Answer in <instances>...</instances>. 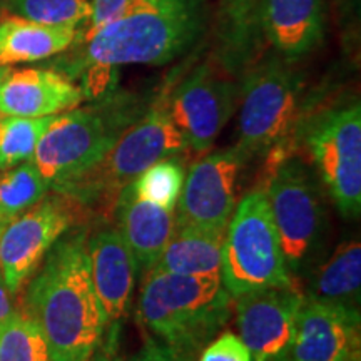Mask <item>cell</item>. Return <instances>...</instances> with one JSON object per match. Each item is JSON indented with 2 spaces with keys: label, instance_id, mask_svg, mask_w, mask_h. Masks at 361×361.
Returning <instances> with one entry per match:
<instances>
[{
  "label": "cell",
  "instance_id": "6da1fadb",
  "mask_svg": "<svg viewBox=\"0 0 361 361\" xmlns=\"http://www.w3.org/2000/svg\"><path fill=\"white\" fill-rule=\"evenodd\" d=\"M87 233L59 239L32 274L22 311L42 329L52 361H90L104 335L90 278Z\"/></svg>",
  "mask_w": 361,
  "mask_h": 361
},
{
  "label": "cell",
  "instance_id": "7a4b0ae2",
  "mask_svg": "<svg viewBox=\"0 0 361 361\" xmlns=\"http://www.w3.org/2000/svg\"><path fill=\"white\" fill-rule=\"evenodd\" d=\"M209 0H129L114 20L89 37L78 67L84 72L121 66H164L186 54L211 29Z\"/></svg>",
  "mask_w": 361,
  "mask_h": 361
},
{
  "label": "cell",
  "instance_id": "3957f363",
  "mask_svg": "<svg viewBox=\"0 0 361 361\" xmlns=\"http://www.w3.org/2000/svg\"><path fill=\"white\" fill-rule=\"evenodd\" d=\"M233 298L221 276L149 271L137 300V322L188 361L228 323Z\"/></svg>",
  "mask_w": 361,
  "mask_h": 361
},
{
  "label": "cell",
  "instance_id": "277c9868",
  "mask_svg": "<svg viewBox=\"0 0 361 361\" xmlns=\"http://www.w3.org/2000/svg\"><path fill=\"white\" fill-rule=\"evenodd\" d=\"M144 107L130 94L97 97L54 117L35 149L32 162L49 188L64 194L109 154L124 130L142 116Z\"/></svg>",
  "mask_w": 361,
  "mask_h": 361
},
{
  "label": "cell",
  "instance_id": "5b68a950",
  "mask_svg": "<svg viewBox=\"0 0 361 361\" xmlns=\"http://www.w3.org/2000/svg\"><path fill=\"white\" fill-rule=\"evenodd\" d=\"M295 64L274 54L239 80L236 146L247 159L268 157L271 166L293 154L290 149L308 111L305 75Z\"/></svg>",
  "mask_w": 361,
  "mask_h": 361
},
{
  "label": "cell",
  "instance_id": "8992f818",
  "mask_svg": "<svg viewBox=\"0 0 361 361\" xmlns=\"http://www.w3.org/2000/svg\"><path fill=\"white\" fill-rule=\"evenodd\" d=\"M221 279L233 300L246 293L295 284L284 263L264 189L245 194L234 207L224 233Z\"/></svg>",
  "mask_w": 361,
  "mask_h": 361
},
{
  "label": "cell",
  "instance_id": "52a82bcc",
  "mask_svg": "<svg viewBox=\"0 0 361 361\" xmlns=\"http://www.w3.org/2000/svg\"><path fill=\"white\" fill-rule=\"evenodd\" d=\"M264 192L284 263L295 279L310 268L322 247L326 228L322 192L305 162L293 154L269 166Z\"/></svg>",
  "mask_w": 361,
  "mask_h": 361
},
{
  "label": "cell",
  "instance_id": "ba28073f",
  "mask_svg": "<svg viewBox=\"0 0 361 361\" xmlns=\"http://www.w3.org/2000/svg\"><path fill=\"white\" fill-rule=\"evenodd\" d=\"M188 149L186 137L171 119L164 97L144 111L124 130L101 164L72 184L64 194L79 200L99 197L104 192L117 196L121 189L137 179L152 164L180 156Z\"/></svg>",
  "mask_w": 361,
  "mask_h": 361
},
{
  "label": "cell",
  "instance_id": "9c48e42d",
  "mask_svg": "<svg viewBox=\"0 0 361 361\" xmlns=\"http://www.w3.org/2000/svg\"><path fill=\"white\" fill-rule=\"evenodd\" d=\"M301 133L329 197L341 214L358 218L361 211L360 101L340 104L306 117Z\"/></svg>",
  "mask_w": 361,
  "mask_h": 361
},
{
  "label": "cell",
  "instance_id": "30bf717a",
  "mask_svg": "<svg viewBox=\"0 0 361 361\" xmlns=\"http://www.w3.org/2000/svg\"><path fill=\"white\" fill-rule=\"evenodd\" d=\"M239 102V80L213 61L192 69L166 97L171 119L191 151L202 154L214 146Z\"/></svg>",
  "mask_w": 361,
  "mask_h": 361
},
{
  "label": "cell",
  "instance_id": "8fae6325",
  "mask_svg": "<svg viewBox=\"0 0 361 361\" xmlns=\"http://www.w3.org/2000/svg\"><path fill=\"white\" fill-rule=\"evenodd\" d=\"M246 162L241 149L233 146L192 164L176 206L178 228L226 231L238 204V180Z\"/></svg>",
  "mask_w": 361,
  "mask_h": 361
},
{
  "label": "cell",
  "instance_id": "7c38bea8",
  "mask_svg": "<svg viewBox=\"0 0 361 361\" xmlns=\"http://www.w3.org/2000/svg\"><path fill=\"white\" fill-rule=\"evenodd\" d=\"M72 223L74 213L67 202L44 197L19 218L0 226V274L13 295H19Z\"/></svg>",
  "mask_w": 361,
  "mask_h": 361
},
{
  "label": "cell",
  "instance_id": "4fadbf2b",
  "mask_svg": "<svg viewBox=\"0 0 361 361\" xmlns=\"http://www.w3.org/2000/svg\"><path fill=\"white\" fill-rule=\"evenodd\" d=\"M305 295L296 284L234 298L239 338L252 361H291L296 316Z\"/></svg>",
  "mask_w": 361,
  "mask_h": 361
},
{
  "label": "cell",
  "instance_id": "5bb4252c",
  "mask_svg": "<svg viewBox=\"0 0 361 361\" xmlns=\"http://www.w3.org/2000/svg\"><path fill=\"white\" fill-rule=\"evenodd\" d=\"M291 361H361L360 310L305 298Z\"/></svg>",
  "mask_w": 361,
  "mask_h": 361
},
{
  "label": "cell",
  "instance_id": "9a60e30c",
  "mask_svg": "<svg viewBox=\"0 0 361 361\" xmlns=\"http://www.w3.org/2000/svg\"><path fill=\"white\" fill-rule=\"evenodd\" d=\"M213 59L221 71L241 80L263 59L266 44L263 0H219L213 12Z\"/></svg>",
  "mask_w": 361,
  "mask_h": 361
},
{
  "label": "cell",
  "instance_id": "2e32d148",
  "mask_svg": "<svg viewBox=\"0 0 361 361\" xmlns=\"http://www.w3.org/2000/svg\"><path fill=\"white\" fill-rule=\"evenodd\" d=\"M90 278L104 324L112 326L128 313L139 266L116 228L99 229L87 238Z\"/></svg>",
  "mask_w": 361,
  "mask_h": 361
},
{
  "label": "cell",
  "instance_id": "e0dca14e",
  "mask_svg": "<svg viewBox=\"0 0 361 361\" xmlns=\"http://www.w3.org/2000/svg\"><path fill=\"white\" fill-rule=\"evenodd\" d=\"M84 92L67 75L51 69L11 71L0 85V116L47 117L75 109Z\"/></svg>",
  "mask_w": 361,
  "mask_h": 361
},
{
  "label": "cell",
  "instance_id": "ac0fdd59",
  "mask_svg": "<svg viewBox=\"0 0 361 361\" xmlns=\"http://www.w3.org/2000/svg\"><path fill=\"white\" fill-rule=\"evenodd\" d=\"M263 24L278 56L298 62L323 44V0H263Z\"/></svg>",
  "mask_w": 361,
  "mask_h": 361
},
{
  "label": "cell",
  "instance_id": "d6986e66",
  "mask_svg": "<svg viewBox=\"0 0 361 361\" xmlns=\"http://www.w3.org/2000/svg\"><path fill=\"white\" fill-rule=\"evenodd\" d=\"M114 213L116 229L133 251L139 269L147 273L178 229L176 211L137 200L128 184L116 196Z\"/></svg>",
  "mask_w": 361,
  "mask_h": 361
},
{
  "label": "cell",
  "instance_id": "ffe728a7",
  "mask_svg": "<svg viewBox=\"0 0 361 361\" xmlns=\"http://www.w3.org/2000/svg\"><path fill=\"white\" fill-rule=\"evenodd\" d=\"M82 37V30L37 24L7 16L0 19V66L37 62L69 51Z\"/></svg>",
  "mask_w": 361,
  "mask_h": 361
},
{
  "label": "cell",
  "instance_id": "44dd1931",
  "mask_svg": "<svg viewBox=\"0 0 361 361\" xmlns=\"http://www.w3.org/2000/svg\"><path fill=\"white\" fill-rule=\"evenodd\" d=\"M224 233L216 229L178 228L149 271L189 276H221Z\"/></svg>",
  "mask_w": 361,
  "mask_h": 361
},
{
  "label": "cell",
  "instance_id": "7402d4cb",
  "mask_svg": "<svg viewBox=\"0 0 361 361\" xmlns=\"http://www.w3.org/2000/svg\"><path fill=\"white\" fill-rule=\"evenodd\" d=\"M361 245L351 239L338 246L331 258L314 271L305 298L360 310Z\"/></svg>",
  "mask_w": 361,
  "mask_h": 361
},
{
  "label": "cell",
  "instance_id": "603a6c76",
  "mask_svg": "<svg viewBox=\"0 0 361 361\" xmlns=\"http://www.w3.org/2000/svg\"><path fill=\"white\" fill-rule=\"evenodd\" d=\"M49 184L32 161L0 171V226L19 218L47 196Z\"/></svg>",
  "mask_w": 361,
  "mask_h": 361
},
{
  "label": "cell",
  "instance_id": "cb8c5ba5",
  "mask_svg": "<svg viewBox=\"0 0 361 361\" xmlns=\"http://www.w3.org/2000/svg\"><path fill=\"white\" fill-rule=\"evenodd\" d=\"M2 11L37 24L84 30L92 4L90 0H4Z\"/></svg>",
  "mask_w": 361,
  "mask_h": 361
},
{
  "label": "cell",
  "instance_id": "d4e9b609",
  "mask_svg": "<svg viewBox=\"0 0 361 361\" xmlns=\"http://www.w3.org/2000/svg\"><path fill=\"white\" fill-rule=\"evenodd\" d=\"M54 117L0 116V171L32 161L40 137Z\"/></svg>",
  "mask_w": 361,
  "mask_h": 361
},
{
  "label": "cell",
  "instance_id": "484cf974",
  "mask_svg": "<svg viewBox=\"0 0 361 361\" xmlns=\"http://www.w3.org/2000/svg\"><path fill=\"white\" fill-rule=\"evenodd\" d=\"M186 169L179 156L162 159L134 179L129 184L130 191L137 200L151 202L162 209L176 211L180 191H183Z\"/></svg>",
  "mask_w": 361,
  "mask_h": 361
},
{
  "label": "cell",
  "instance_id": "4316f807",
  "mask_svg": "<svg viewBox=\"0 0 361 361\" xmlns=\"http://www.w3.org/2000/svg\"><path fill=\"white\" fill-rule=\"evenodd\" d=\"M0 361H52L42 329L22 310L0 324Z\"/></svg>",
  "mask_w": 361,
  "mask_h": 361
},
{
  "label": "cell",
  "instance_id": "83f0119b",
  "mask_svg": "<svg viewBox=\"0 0 361 361\" xmlns=\"http://www.w3.org/2000/svg\"><path fill=\"white\" fill-rule=\"evenodd\" d=\"M197 361H252V358L241 338L226 331L202 348Z\"/></svg>",
  "mask_w": 361,
  "mask_h": 361
},
{
  "label": "cell",
  "instance_id": "f1b7e54d",
  "mask_svg": "<svg viewBox=\"0 0 361 361\" xmlns=\"http://www.w3.org/2000/svg\"><path fill=\"white\" fill-rule=\"evenodd\" d=\"M128 2L129 0H90V4H92V13H90L87 25L84 27L82 37L80 39L89 37V35L97 32L104 25L114 20L116 17H119V13L123 12V8Z\"/></svg>",
  "mask_w": 361,
  "mask_h": 361
},
{
  "label": "cell",
  "instance_id": "f546056e",
  "mask_svg": "<svg viewBox=\"0 0 361 361\" xmlns=\"http://www.w3.org/2000/svg\"><path fill=\"white\" fill-rule=\"evenodd\" d=\"M129 361H188L183 355L164 345V343L154 340H147L142 350H139Z\"/></svg>",
  "mask_w": 361,
  "mask_h": 361
},
{
  "label": "cell",
  "instance_id": "4dcf8cb0",
  "mask_svg": "<svg viewBox=\"0 0 361 361\" xmlns=\"http://www.w3.org/2000/svg\"><path fill=\"white\" fill-rule=\"evenodd\" d=\"M16 296L17 295H13V293L8 290L2 274H0V324L6 323L8 318H12L13 314L20 311V308L16 303Z\"/></svg>",
  "mask_w": 361,
  "mask_h": 361
},
{
  "label": "cell",
  "instance_id": "1f68e13d",
  "mask_svg": "<svg viewBox=\"0 0 361 361\" xmlns=\"http://www.w3.org/2000/svg\"><path fill=\"white\" fill-rule=\"evenodd\" d=\"M12 67H7V66H0V85H2L4 80H6V78L8 74H11Z\"/></svg>",
  "mask_w": 361,
  "mask_h": 361
}]
</instances>
